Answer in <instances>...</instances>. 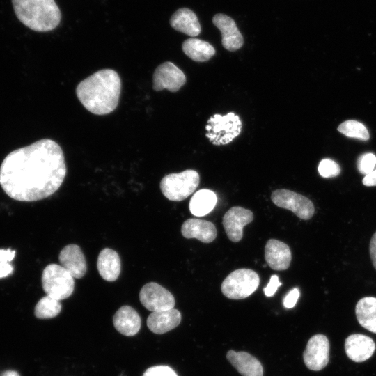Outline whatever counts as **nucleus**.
Returning <instances> with one entry per match:
<instances>
[{"label": "nucleus", "mask_w": 376, "mask_h": 376, "mask_svg": "<svg viewBox=\"0 0 376 376\" xmlns=\"http://www.w3.org/2000/svg\"><path fill=\"white\" fill-rule=\"evenodd\" d=\"M18 19L38 32L54 29L60 23L61 13L54 0H12Z\"/></svg>", "instance_id": "nucleus-3"}, {"label": "nucleus", "mask_w": 376, "mask_h": 376, "mask_svg": "<svg viewBox=\"0 0 376 376\" xmlns=\"http://www.w3.org/2000/svg\"><path fill=\"white\" fill-rule=\"evenodd\" d=\"M13 272V267L9 263L0 261V279L8 276Z\"/></svg>", "instance_id": "nucleus-36"}, {"label": "nucleus", "mask_w": 376, "mask_h": 376, "mask_svg": "<svg viewBox=\"0 0 376 376\" xmlns=\"http://www.w3.org/2000/svg\"><path fill=\"white\" fill-rule=\"evenodd\" d=\"M172 28L189 36H196L201 33V25L196 14L187 8L176 10L170 19Z\"/></svg>", "instance_id": "nucleus-22"}, {"label": "nucleus", "mask_w": 376, "mask_h": 376, "mask_svg": "<svg viewBox=\"0 0 376 376\" xmlns=\"http://www.w3.org/2000/svg\"><path fill=\"white\" fill-rule=\"evenodd\" d=\"M185 82L184 72L171 62L162 63L153 74V89L156 91L167 89L176 92Z\"/></svg>", "instance_id": "nucleus-11"}, {"label": "nucleus", "mask_w": 376, "mask_h": 376, "mask_svg": "<svg viewBox=\"0 0 376 376\" xmlns=\"http://www.w3.org/2000/svg\"><path fill=\"white\" fill-rule=\"evenodd\" d=\"M318 172L323 178H332L339 175L340 168L334 160L323 159L319 164Z\"/></svg>", "instance_id": "nucleus-28"}, {"label": "nucleus", "mask_w": 376, "mask_h": 376, "mask_svg": "<svg viewBox=\"0 0 376 376\" xmlns=\"http://www.w3.org/2000/svg\"><path fill=\"white\" fill-rule=\"evenodd\" d=\"M61 311L59 300L49 295L41 298L35 307V315L40 319H49L56 317Z\"/></svg>", "instance_id": "nucleus-26"}, {"label": "nucleus", "mask_w": 376, "mask_h": 376, "mask_svg": "<svg viewBox=\"0 0 376 376\" xmlns=\"http://www.w3.org/2000/svg\"><path fill=\"white\" fill-rule=\"evenodd\" d=\"M66 175L63 150L54 141L43 139L10 152L0 166V185L10 198L36 201L47 198Z\"/></svg>", "instance_id": "nucleus-1"}, {"label": "nucleus", "mask_w": 376, "mask_h": 376, "mask_svg": "<svg viewBox=\"0 0 376 376\" xmlns=\"http://www.w3.org/2000/svg\"><path fill=\"white\" fill-rule=\"evenodd\" d=\"M15 251L10 249H0V261L9 263L15 258Z\"/></svg>", "instance_id": "nucleus-34"}, {"label": "nucleus", "mask_w": 376, "mask_h": 376, "mask_svg": "<svg viewBox=\"0 0 376 376\" xmlns=\"http://www.w3.org/2000/svg\"><path fill=\"white\" fill-rule=\"evenodd\" d=\"M260 283L258 274L250 269H238L232 272L222 282L221 289L225 297L241 299L254 292Z\"/></svg>", "instance_id": "nucleus-7"}, {"label": "nucleus", "mask_w": 376, "mask_h": 376, "mask_svg": "<svg viewBox=\"0 0 376 376\" xmlns=\"http://www.w3.org/2000/svg\"><path fill=\"white\" fill-rule=\"evenodd\" d=\"M113 323L118 332L127 336L137 334L141 324L139 315L130 306H123L116 311Z\"/></svg>", "instance_id": "nucleus-19"}, {"label": "nucleus", "mask_w": 376, "mask_h": 376, "mask_svg": "<svg viewBox=\"0 0 376 376\" xmlns=\"http://www.w3.org/2000/svg\"><path fill=\"white\" fill-rule=\"evenodd\" d=\"M265 259L274 270L287 269L291 262L292 254L289 246L275 239L269 240L265 246Z\"/></svg>", "instance_id": "nucleus-15"}, {"label": "nucleus", "mask_w": 376, "mask_h": 376, "mask_svg": "<svg viewBox=\"0 0 376 376\" xmlns=\"http://www.w3.org/2000/svg\"><path fill=\"white\" fill-rule=\"evenodd\" d=\"M362 182L366 187L376 186V166L371 173L365 175Z\"/></svg>", "instance_id": "nucleus-35"}, {"label": "nucleus", "mask_w": 376, "mask_h": 376, "mask_svg": "<svg viewBox=\"0 0 376 376\" xmlns=\"http://www.w3.org/2000/svg\"><path fill=\"white\" fill-rule=\"evenodd\" d=\"M61 265L76 279L82 278L87 270L85 256L77 244H68L61 251L58 256Z\"/></svg>", "instance_id": "nucleus-16"}, {"label": "nucleus", "mask_w": 376, "mask_h": 376, "mask_svg": "<svg viewBox=\"0 0 376 376\" xmlns=\"http://www.w3.org/2000/svg\"><path fill=\"white\" fill-rule=\"evenodd\" d=\"M97 267L101 277L107 281H116L120 273V260L118 253L109 248L99 253Z\"/></svg>", "instance_id": "nucleus-21"}, {"label": "nucleus", "mask_w": 376, "mask_h": 376, "mask_svg": "<svg viewBox=\"0 0 376 376\" xmlns=\"http://www.w3.org/2000/svg\"><path fill=\"white\" fill-rule=\"evenodd\" d=\"M42 285L47 295L60 301L73 292L74 277L61 265L49 264L42 272Z\"/></svg>", "instance_id": "nucleus-6"}, {"label": "nucleus", "mask_w": 376, "mask_h": 376, "mask_svg": "<svg viewBox=\"0 0 376 376\" xmlns=\"http://www.w3.org/2000/svg\"><path fill=\"white\" fill-rule=\"evenodd\" d=\"M2 376H20L19 374L15 370H7L4 372Z\"/></svg>", "instance_id": "nucleus-37"}, {"label": "nucleus", "mask_w": 376, "mask_h": 376, "mask_svg": "<svg viewBox=\"0 0 376 376\" xmlns=\"http://www.w3.org/2000/svg\"><path fill=\"white\" fill-rule=\"evenodd\" d=\"M253 220V212L242 207L229 209L223 217V226L229 240L233 242L241 240L243 228Z\"/></svg>", "instance_id": "nucleus-12"}, {"label": "nucleus", "mask_w": 376, "mask_h": 376, "mask_svg": "<svg viewBox=\"0 0 376 376\" xmlns=\"http://www.w3.org/2000/svg\"><path fill=\"white\" fill-rule=\"evenodd\" d=\"M226 357L242 376L263 375V368L260 361L247 352L230 350Z\"/></svg>", "instance_id": "nucleus-20"}, {"label": "nucleus", "mask_w": 376, "mask_h": 376, "mask_svg": "<svg viewBox=\"0 0 376 376\" xmlns=\"http://www.w3.org/2000/svg\"><path fill=\"white\" fill-rule=\"evenodd\" d=\"M272 202L278 207L292 211L303 220L310 219L314 214L312 201L306 196L288 189H277L271 195Z\"/></svg>", "instance_id": "nucleus-8"}, {"label": "nucleus", "mask_w": 376, "mask_h": 376, "mask_svg": "<svg viewBox=\"0 0 376 376\" xmlns=\"http://www.w3.org/2000/svg\"><path fill=\"white\" fill-rule=\"evenodd\" d=\"M142 376H178L169 366H156L148 368Z\"/></svg>", "instance_id": "nucleus-30"}, {"label": "nucleus", "mask_w": 376, "mask_h": 376, "mask_svg": "<svg viewBox=\"0 0 376 376\" xmlns=\"http://www.w3.org/2000/svg\"><path fill=\"white\" fill-rule=\"evenodd\" d=\"M181 233L187 239L196 238L204 243L212 242L217 235L213 223L198 219L186 220L181 227Z\"/></svg>", "instance_id": "nucleus-17"}, {"label": "nucleus", "mask_w": 376, "mask_h": 376, "mask_svg": "<svg viewBox=\"0 0 376 376\" xmlns=\"http://www.w3.org/2000/svg\"><path fill=\"white\" fill-rule=\"evenodd\" d=\"M121 81L111 69L100 70L81 81L76 94L82 105L96 115L111 113L118 106Z\"/></svg>", "instance_id": "nucleus-2"}, {"label": "nucleus", "mask_w": 376, "mask_h": 376, "mask_svg": "<svg viewBox=\"0 0 376 376\" xmlns=\"http://www.w3.org/2000/svg\"><path fill=\"white\" fill-rule=\"evenodd\" d=\"M338 130L347 137L363 141H367L370 138L368 131L365 125L354 120H349L342 123L338 126Z\"/></svg>", "instance_id": "nucleus-27"}, {"label": "nucleus", "mask_w": 376, "mask_h": 376, "mask_svg": "<svg viewBox=\"0 0 376 376\" xmlns=\"http://www.w3.org/2000/svg\"><path fill=\"white\" fill-rule=\"evenodd\" d=\"M306 367L315 371L323 369L329 360V342L322 334L313 336L307 343L303 353Z\"/></svg>", "instance_id": "nucleus-10"}, {"label": "nucleus", "mask_w": 376, "mask_h": 376, "mask_svg": "<svg viewBox=\"0 0 376 376\" xmlns=\"http://www.w3.org/2000/svg\"><path fill=\"white\" fill-rule=\"evenodd\" d=\"M212 22L221 33V43L226 49L234 52L242 47L244 43L242 35L231 17L218 13L213 17Z\"/></svg>", "instance_id": "nucleus-13"}, {"label": "nucleus", "mask_w": 376, "mask_h": 376, "mask_svg": "<svg viewBox=\"0 0 376 376\" xmlns=\"http://www.w3.org/2000/svg\"><path fill=\"white\" fill-rule=\"evenodd\" d=\"M199 175L192 169L164 176L160 182L163 195L170 201H181L190 196L199 185Z\"/></svg>", "instance_id": "nucleus-5"}, {"label": "nucleus", "mask_w": 376, "mask_h": 376, "mask_svg": "<svg viewBox=\"0 0 376 376\" xmlns=\"http://www.w3.org/2000/svg\"><path fill=\"white\" fill-rule=\"evenodd\" d=\"M375 347L370 337L360 334H352L345 341V353L354 362H363L370 358Z\"/></svg>", "instance_id": "nucleus-14"}, {"label": "nucleus", "mask_w": 376, "mask_h": 376, "mask_svg": "<svg viewBox=\"0 0 376 376\" xmlns=\"http://www.w3.org/2000/svg\"><path fill=\"white\" fill-rule=\"evenodd\" d=\"M358 322L366 329L376 334V297H365L355 307Z\"/></svg>", "instance_id": "nucleus-23"}, {"label": "nucleus", "mask_w": 376, "mask_h": 376, "mask_svg": "<svg viewBox=\"0 0 376 376\" xmlns=\"http://www.w3.org/2000/svg\"><path fill=\"white\" fill-rule=\"evenodd\" d=\"M376 166V156L373 153H365L359 157L357 161L359 171L365 175L371 173Z\"/></svg>", "instance_id": "nucleus-29"}, {"label": "nucleus", "mask_w": 376, "mask_h": 376, "mask_svg": "<svg viewBox=\"0 0 376 376\" xmlns=\"http://www.w3.org/2000/svg\"><path fill=\"white\" fill-rule=\"evenodd\" d=\"M369 253L373 265L376 269V231L373 235L370 241Z\"/></svg>", "instance_id": "nucleus-33"}, {"label": "nucleus", "mask_w": 376, "mask_h": 376, "mask_svg": "<svg viewBox=\"0 0 376 376\" xmlns=\"http://www.w3.org/2000/svg\"><path fill=\"white\" fill-rule=\"evenodd\" d=\"M181 318V313L175 308L152 312L147 319V325L152 332L162 334L175 328Z\"/></svg>", "instance_id": "nucleus-18"}, {"label": "nucleus", "mask_w": 376, "mask_h": 376, "mask_svg": "<svg viewBox=\"0 0 376 376\" xmlns=\"http://www.w3.org/2000/svg\"><path fill=\"white\" fill-rule=\"evenodd\" d=\"M182 49L188 57L197 62L208 61L215 54V49L211 44L197 38L185 40Z\"/></svg>", "instance_id": "nucleus-24"}, {"label": "nucleus", "mask_w": 376, "mask_h": 376, "mask_svg": "<svg viewBox=\"0 0 376 376\" xmlns=\"http://www.w3.org/2000/svg\"><path fill=\"white\" fill-rule=\"evenodd\" d=\"M281 284L282 283L279 281L278 276L276 274L272 275L268 284L263 289L265 295L267 297H272Z\"/></svg>", "instance_id": "nucleus-31"}, {"label": "nucleus", "mask_w": 376, "mask_h": 376, "mask_svg": "<svg viewBox=\"0 0 376 376\" xmlns=\"http://www.w3.org/2000/svg\"><path fill=\"white\" fill-rule=\"evenodd\" d=\"M299 297V290L295 288L290 290L283 299V306L286 308H291L295 306Z\"/></svg>", "instance_id": "nucleus-32"}, {"label": "nucleus", "mask_w": 376, "mask_h": 376, "mask_svg": "<svg viewBox=\"0 0 376 376\" xmlns=\"http://www.w3.org/2000/svg\"><path fill=\"white\" fill-rule=\"evenodd\" d=\"M217 201V195L214 191L206 189H200L191 198L189 210L194 216L203 217L213 210Z\"/></svg>", "instance_id": "nucleus-25"}, {"label": "nucleus", "mask_w": 376, "mask_h": 376, "mask_svg": "<svg viewBox=\"0 0 376 376\" xmlns=\"http://www.w3.org/2000/svg\"><path fill=\"white\" fill-rule=\"evenodd\" d=\"M242 127V122L235 113L230 112L224 116L217 113L208 119L205 136L214 145H225L240 134Z\"/></svg>", "instance_id": "nucleus-4"}, {"label": "nucleus", "mask_w": 376, "mask_h": 376, "mask_svg": "<svg viewBox=\"0 0 376 376\" xmlns=\"http://www.w3.org/2000/svg\"><path fill=\"white\" fill-rule=\"evenodd\" d=\"M139 299L142 305L152 312L174 308L173 295L155 282L144 285L140 290Z\"/></svg>", "instance_id": "nucleus-9"}]
</instances>
